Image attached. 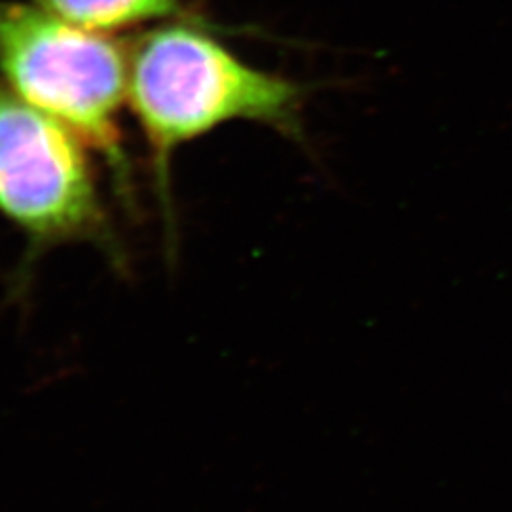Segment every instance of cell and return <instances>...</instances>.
<instances>
[{
  "instance_id": "obj_1",
  "label": "cell",
  "mask_w": 512,
  "mask_h": 512,
  "mask_svg": "<svg viewBox=\"0 0 512 512\" xmlns=\"http://www.w3.org/2000/svg\"><path fill=\"white\" fill-rule=\"evenodd\" d=\"M128 109L147 148L152 188L175 253L173 158L230 122H256L302 141L306 88L245 63L202 18L150 27L128 44Z\"/></svg>"
},
{
  "instance_id": "obj_3",
  "label": "cell",
  "mask_w": 512,
  "mask_h": 512,
  "mask_svg": "<svg viewBox=\"0 0 512 512\" xmlns=\"http://www.w3.org/2000/svg\"><path fill=\"white\" fill-rule=\"evenodd\" d=\"M90 152L71 129L0 80V219L25 238L10 277L16 302L27 298L38 260L61 245H92L112 270L129 272L128 249L110 219Z\"/></svg>"
},
{
  "instance_id": "obj_2",
  "label": "cell",
  "mask_w": 512,
  "mask_h": 512,
  "mask_svg": "<svg viewBox=\"0 0 512 512\" xmlns=\"http://www.w3.org/2000/svg\"><path fill=\"white\" fill-rule=\"evenodd\" d=\"M128 71V46L35 2L0 0V80L95 152L116 196L135 213L133 162L120 120Z\"/></svg>"
},
{
  "instance_id": "obj_4",
  "label": "cell",
  "mask_w": 512,
  "mask_h": 512,
  "mask_svg": "<svg viewBox=\"0 0 512 512\" xmlns=\"http://www.w3.org/2000/svg\"><path fill=\"white\" fill-rule=\"evenodd\" d=\"M78 27L114 33L167 19L194 18L183 0H31Z\"/></svg>"
}]
</instances>
